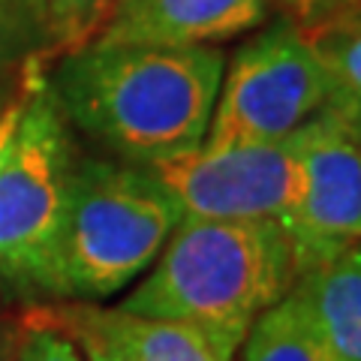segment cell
Segmentation results:
<instances>
[{
  "label": "cell",
  "mask_w": 361,
  "mask_h": 361,
  "mask_svg": "<svg viewBox=\"0 0 361 361\" xmlns=\"http://www.w3.org/2000/svg\"><path fill=\"white\" fill-rule=\"evenodd\" d=\"M223 66L220 45L90 39L61 54L49 87L70 127L111 160L154 169L202 148Z\"/></svg>",
  "instance_id": "6da1fadb"
},
{
  "label": "cell",
  "mask_w": 361,
  "mask_h": 361,
  "mask_svg": "<svg viewBox=\"0 0 361 361\" xmlns=\"http://www.w3.org/2000/svg\"><path fill=\"white\" fill-rule=\"evenodd\" d=\"M295 280L292 244L277 220L180 217L148 277L115 310L187 325L217 361H235L250 325Z\"/></svg>",
  "instance_id": "7a4b0ae2"
},
{
  "label": "cell",
  "mask_w": 361,
  "mask_h": 361,
  "mask_svg": "<svg viewBox=\"0 0 361 361\" xmlns=\"http://www.w3.org/2000/svg\"><path fill=\"white\" fill-rule=\"evenodd\" d=\"M180 217L151 169L78 157L58 247V298L94 304L118 295L154 265Z\"/></svg>",
  "instance_id": "3957f363"
},
{
  "label": "cell",
  "mask_w": 361,
  "mask_h": 361,
  "mask_svg": "<svg viewBox=\"0 0 361 361\" xmlns=\"http://www.w3.org/2000/svg\"><path fill=\"white\" fill-rule=\"evenodd\" d=\"M75 160L73 127L45 75L0 169V283L21 298H58V247Z\"/></svg>",
  "instance_id": "277c9868"
},
{
  "label": "cell",
  "mask_w": 361,
  "mask_h": 361,
  "mask_svg": "<svg viewBox=\"0 0 361 361\" xmlns=\"http://www.w3.org/2000/svg\"><path fill=\"white\" fill-rule=\"evenodd\" d=\"M331 85L304 30L277 18L226 58L202 151L280 142L322 111Z\"/></svg>",
  "instance_id": "5b68a950"
},
{
  "label": "cell",
  "mask_w": 361,
  "mask_h": 361,
  "mask_svg": "<svg viewBox=\"0 0 361 361\" xmlns=\"http://www.w3.org/2000/svg\"><path fill=\"white\" fill-rule=\"evenodd\" d=\"M295 196L286 220L298 277L361 241V145L331 109L292 133Z\"/></svg>",
  "instance_id": "8992f818"
},
{
  "label": "cell",
  "mask_w": 361,
  "mask_h": 361,
  "mask_svg": "<svg viewBox=\"0 0 361 361\" xmlns=\"http://www.w3.org/2000/svg\"><path fill=\"white\" fill-rule=\"evenodd\" d=\"M151 172L175 196L184 217L283 223L295 196L292 135L223 151L199 148Z\"/></svg>",
  "instance_id": "52a82bcc"
},
{
  "label": "cell",
  "mask_w": 361,
  "mask_h": 361,
  "mask_svg": "<svg viewBox=\"0 0 361 361\" xmlns=\"http://www.w3.org/2000/svg\"><path fill=\"white\" fill-rule=\"evenodd\" d=\"M271 0H118L97 42L223 45L271 21Z\"/></svg>",
  "instance_id": "ba28073f"
},
{
  "label": "cell",
  "mask_w": 361,
  "mask_h": 361,
  "mask_svg": "<svg viewBox=\"0 0 361 361\" xmlns=\"http://www.w3.org/2000/svg\"><path fill=\"white\" fill-rule=\"evenodd\" d=\"M313 325L337 361H361V241L295 280Z\"/></svg>",
  "instance_id": "9c48e42d"
},
{
  "label": "cell",
  "mask_w": 361,
  "mask_h": 361,
  "mask_svg": "<svg viewBox=\"0 0 361 361\" xmlns=\"http://www.w3.org/2000/svg\"><path fill=\"white\" fill-rule=\"evenodd\" d=\"M235 361H337L304 301L289 292L250 325Z\"/></svg>",
  "instance_id": "30bf717a"
},
{
  "label": "cell",
  "mask_w": 361,
  "mask_h": 361,
  "mask_svg": "<svg viewBox=\"0 0 361 361\" xmlns=\"http://www.w3.org/2000/svg\"><path fill=\"white\" fill-rule=\"evenodd\" d=\"M87 316L99 331H106L133 361H217L208 343L196 331L178 322L145 319V316L103 310L85 304Z\"/></svg>",
  "instance_id": "8fae6325"
},
{
  "label": "cell",
  "mask_w": 361,
  "mask_h": 361,
  "mask_svg": "<svg viewBox=\"0 0 361 361\" xmlns=\"http://www.w3.org/2000/svg\"><path fill=\"white\" fill-rule=\"evenodd\" d=\"M313 54L319 58L331 85L325 109L337 111L346 123L361 118V13L343 16L329 25L304 30Z\"/></svg>",
  "instance_id": "7c38bea8"
},
{
  "label": "cell",
  "mask_w": 361,
  "mask_h": 361,
  "mask_svg": "<svg viewBox=\"0 0 361 361\" xmlns=\"http://www.w3.org/2000/svg\"><path fill=\"white\" fill-rule=\"evenodd\" d=\"M42 0H0V78L49 58Z\"/></svg>",
  "instance_id": "4fadbf2b"
},
{
  "label": "cell",
  "mask_w": 361,
  "mask_h": 361,
  "mask_svg": "<svg viewBox=\"0 0 361 361\" xmlns=\"http://www.w3.org/2000/svg\"><path fill=\"white\" fill-rule=\"evenodd\" d=\"M49 51L66 54L87 45L103 30L111 13V0H42Z\"/></svg>",
  "instance_id": "5bb4252c"
},
{
  "label": "cell",
  "mask_w": 361,
  "mask_h": 361,
  "mask_svg": "<svg viewBox=\"0 0 361 361\" xmlns=\"http://www.w3.org/2000/svg\"><path fill=\"white\" fill-rule=\"evenodd\" d=\"M13 361H85V355L70 331L49 322L33 307L18 325Z\"/></svg>",
  "instance_id": "9a60e30c"
},
{
  "label": "cell",
  "mask_w": 361,
  "mask_h": 361,
  "mask_svg": "<svg viewBox=\"0 0 361 361\" xmlns=\"http://www.w3.org/2000/svg\"><path fill=\"white\" fill-rule=\"evenodd\" d=\"M37 313L45 316L49 322L61 325L63 331H70L75 337L78 349H82L85 361H133L106 331L97 329L82 301L63 304V307H37Z\"/></svg>",
  "instance_id": "2e32d148"
},
{
  "label": "cell",
  "mask_w": 361,
  "mask_h": 361,
  "mask_svg": "<svg viewBox=\"0 0 361 361\" xmlns=\"http://www.w3.org/2000/svg\"><path fill=\"white\" fill-rule=\"evenodd\" d=\"M271 6L298 30H313L343 16L361 13V0H271Z\"/></svg>",
  "instance_id": "e0dca14e"
},
{
  "label": "cell",
  "mask_w": 361,
  "mask_h": 361,
  "mask_svg": "<svg viewBox=\"0 0 361 361\" xmlns=\"http://www.w3.org/2000/svg\"><path fill=\"white\" fill-rule=\"evenodd\" d=\"M45 78V58L42 61H33L25 73H21V85L16 90V97L9 99L6 106H0V169L6 166L9 154L16 148V135L21 127V115H25V106L33 94V87Z\"/></svg>",
  "instance_id": "ac0fdd59"
},
{
  "label": "cell",
  "mask_w": 361,
  "mask_h": 361,
  "mask_svg": "<svg viewBox=\"0 0 361 361\" xmlns=\"http://www.w3.org/2000/svg\"><path fill=\"white\" fill-rule=\"evenodd\" d=\"M16 341H18V329H13V325H0V361H13Z\"/></svg>",
  "instance_id": "d6986e66"
},
{
  "label": "cell",
  "mask_w": 361,
  "mask_h": 361,
  "mask_svg": "<svg viewBox=\"0 0 361 361\" xmlns=\"http://www.w3.org/2000/svg\"><path fill=\"white\" fill-rule=\"evenodd\" d=\"M349 127H353V133H355V139H358V145H361V118H358V121H353V123H349Z\"/></svg>",
  "instance_id": "ffe728a7"
},
{
  "label": "cell",
  "mask_w": 361,
  "mask_h": 361,
  "mask_svg": "<svg viewBox=\"0 0 361 361\" xmlns=\"http://www.w3.org/2000/svg\"><path fill=\"white\" fill-rule=\"evenodd\" d=\"M115 4H118V0H115Z\"/></svg>",
  "instance_id": "44dd1931"
}]
</instances>
